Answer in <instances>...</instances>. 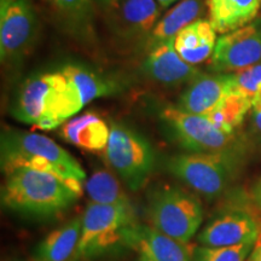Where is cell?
Returning a JSON list of instances; mask_svg holds the SVG:
<instances>
[{
    "label": "cell",
    "mask_w": 261,
    "mask_h": 261,
    "mask_svg": "<svg viewBox=\"0 0 261 261\" xmlns=\"http://www.w3.org/2000/svg\"><path fill=\"white\" fill-rule=\"evenodd\" d=\"M83 187L32 168L5 174L2 203L8 210L33 217H48L68 210L79 200Z\"/></svg>",
    "instance_id": "obj_1"
},
{
    "label": "cell",
    "mask_w": 261,
    "mask_h": 261,
    "mask_svg": "<svg viewBox=\"0 0 261 261\" xmlns=\"http://www.w3.org/2000/svg\"><path fill=\"white\" fill-rule=\"evenodd\" d=\"M4 174L17 168H32L57 175L84 187L86 172L74 156L51 138L38 133L6 129L0 142Z\"/></svg>",
    "instance_id": "obj_2"
},
{
    "label": "cell",
    "mask_w": 261,
    "mask_h": 261,
    "mask_svg": "<svg viewBox=\"0 0 261 261\" xmlns=\"http://www.w3.org/2000/svg\"><path fill=\"white\" fill-rule=\"evenodd\" d=\"M81 259H94L116 247L127 246L126 234L137 223L133 205L91 203L83 214Z\"/></svg>",
    "instance_id": "obj_3"
},
{
    "label": "cell",
    "mask_w": 261,
    "mask_h": 261,
    "mask_svg": "<svg viewBox=\"0 0 261 261\" xmlns=\"http://www.w3.org/2000/svg\"><path fill=\"white\" fill-rule=\"evenodd\" d=\"M149 218L160 232L187 244L203 221V208L195 195L177 187H165L150 196Z\"/></svg>",
    "instance_id": "obj_4"
},
{
    "label": "cell",
    "mask_w": 261,
    "mask_h": 261,
    "mask_svg": "<svg viewBox=\"0 0 261 261\" xmlns=\"http://www.w3.org/2000/svg\"><path fill=\"white\" fill-rule=\"evenodd\" d=\"M107 162L130 190L144 187L155 167V151L144 136L136 129L114 122L104 150Z\"/></svg>",
    "instance_id": "obj_5"
},
{
    "label": "cell",
    "mask_w": 261,
    "mask_h": 261,
    "mask_svg": "<svg viewBox=\"0 0 261 261\" xmlns=\"http://www.w3.org/2000/svg\"><path fill=\"white\" fill-rule=\"evenodd\" d=\"M234 161L230 151L190 152L172 156L166 167L192 190L205 197H215L227 187Z\"/></svg>",
    "instance_id": "obj_6"
},
{
    "label": "cell",
    "mask_w": 261,
    "mask_h": 261,
    "mask_svg": "<svg viewBox=\"0 0 261 261\" xmlns=\"http://www.w3.org/2000/svg\"><path fill=\"white\" fill-rule=\"evenodd\" d=\"M64 81L61 69L28 77L16 94L11 107L12 116L35 128L54 129V116Z\"/></svg>",
    "instance_id": "obj_7"
},
{
    "label": "cell",
    "mask_w": 261,
    "mask_h": 261,
    "mask_svg": "<svg viewBox=\"0 0 261 261\" xmlns=\"http://www.w3.org/2000/svg\"><path fill=\"white\" fill-rule=\"evenodd\" d=\"M39 19L29 0H0V57L15 63L27 56L39 35Z\"/></svg>",
    "instance_id": "obj_8"
},
{
    "label": "cell",
    "mask_w": 261,
    "mask_h": 261,
    "mask_svg": "<svg viewBox=\"0 0 261 261\" xmlns=\"http://www.w3.org/2000/svg\"><path fill=\"white\" fill-rule=\"evenodd\" d=\"M161 119L179 144L191 152L230 151L232 146L233 133L218 128L205 116L168 107L162 110Z\"/></svg>",
    "instance_id": "obj_9"
},
{
    "label": "cell",
    "mask_w": 261,
    "mask_h": 261,
    "mask_svg": "<svg viewBox=\"0 0 261 261\" xmlns=\"http://www.w3.org/2000/svg\"><path fill=\"white\" fill-rule=\"evenodd\" d=\"M261 63V19L221 34L211 57L215 73H234Z\"/></svg>",
    "instance_id": "obj_10"
},
{
    "label": "cell",
    "mask_w": 261,
    "mask_h": 261,
    "mask_svg": "<svg viewBox=\"0 0 261 261\" xmlns=\"http://www.w3.org/2000/svg\"><path fill=\"white\" fill-rule=\"evenodd\" d=\"M109 28L120 40L145 42L160 21L162 6L158 0H114L106 9Z\"/></svg>",
    "instance_id": "obj_11"
},
{
    "label": "cell",
    "mask_w": 261,
    "mask_h": 261,
    "mask_svg": "<svg viewBox=\"0 0 261 261\" xmlns=\"http://www.w3.org/2000/svg\"><path fill=\"white\" fill-rule=\"evenodd\" d=\"M61 71L67 79L65 106L68 119H71L85 106L106 96L121 91V84L116 79L80 64H65Z\"/></svg>",
    "instance_id": "obj_12"
},
{
    "label": "cell",
    "mask_w": 261,
    "mask_h": 261,
    "mask_svg": "<svg viewBox=\"0 0 261 261\" xmlns=\"http://www.w3.org/2000/svg\"><path fill=\"white\" fill-rule=\"evenodd\" d=\"M259 234V224L253 215L243 211H232L211 220L202 228L197 241L204 247H231L256 242Z\"/></svg>",
    "instance_id": "obj_13"
},
{
    "label": "cell",
    "mask_w": 261,
    "mask_h": 261,
    "mask_svg": "<svg viewBox=\"0 0 261 261\" xmlns=\"http://www.w3.org/2000/svg\"><path fill=\"white\" fill-rule=\"evenodd\" d=\"M232 91V73L201 74L180 94L178 108L195 115L208 116Z\"/></svg>",
    "instance_id": "obj_14"
},
{
    "label": "cell",
    "mask_w": 261,
    "mask_h": 261,
    "mask_svg": "<svg viewBox=\"0 0 261 261\" xmlns=\"http://www.w3.org/2000/svg\"><path fill=\"white\" fill-rule=\"evenodd\" d=\"M143 70L152 80L163 85L190 83L201 75V70L185 62L174 47V41L162 42L148 51Z\"/></svg>",
    "instance_id": "obj_15"
},
{
    "label": "cell",
    "mask_w": 261,
    "mask_h": 261,
    "mask_svg": "<svg viewBox=\"0 0 261 261\" xmlns=\"http://www.w3.org/2000/svg\"><path fill=\"white\" fill-rule=\"evenodd\" d=\"M83 218L75 217L63 226L47 234L35 247L34 261H77L80 257V238Z\"/></svg>",
    "instance_id": "obj_16"
},
{
    "label": "cell",
    "mask_w": 261,
    "mask_h": 261,
    "mask_svg": "<svg viewBox=\"0 0 261 261\" xmlns=\"http://www.w3.org/2000/svg\"><path fill=\"white\" fill-rule=\"evenodd\" d=\"M126 242L128 247L150 254L155 261H190L185 244L146 225L136 224L130 227Z\"/></svg>",
    "instance_id": "obj_17"
},
{
    "label": "cell",
    "mask_w": 261,
    "mask_h": 261,
    "mask_svg": "<svg viewBox=\"0 0 261 261\" xmlns=\"http://www.w3.org/2000/svg\"><path fill=\"white\" fill-rule=\"evenodd\" d=\"M61 135L65 142L77 148L99 152L107 148L110 128L97 114L85 113L65 121L62 125Z\"/></svg>",
    "instance_id": "obj_18"
},
{
    "label": "cell",
    "mask_w": 261,
    "mask_h": 261,
    "mask_svg": "<svg viewBox=\"0 0 261 261\" xmlns=\"http://www.w3.org/2000/svg\"><path fill=\"white\" fill-rule=\"evenodd\" d=\"M217 40L210 19H196L177 35L174 47L182 60L196 65L212 57Z\"/></svg>",
    "instance_id": "obj_19"
},
{
    "label": "cell",
    "mask_w": 261,
    "mask_h": 261,
    "mask_svg": "<svg viewBox=\"0 0 261 261\" xmlns=\"http://www.w3.org/2000/svg\"><path fill=\"white\" fill-rule=\"evenodd\" d=\"M204 10L203 0H180L160 19L145 42L146 51L162 42L174 41L177 35L198 17Z\"/></svg>",
    "instance_id": "obj_20"
},
{
    "label": "cell",
    "mask_w": 261,
    "mask_h": 261,
    "mask_svg": "<svg viewBox=\"0 0 261 261\" xmlns=\"http://www.w3.org/2000/svg\"><path fill=\"white\" fill-rule=\"evenodd\" d=\"M210 22L219 34L233 32L252 23L261 0H207Z\"/></svg>",
    "instance_id": "obj_21"
},
{
    "label": "cell",
    "mask_w": 261,
    "mask_h": 261,
    "mask_svg": "<svg viewBox=\"0 0 261 261\" xmlns=\"http://www.w3.org/2000/svg\"><path fill=\"white\" fill-rule=\"evenodd\" d=\"M85 191L93 203L99 204H115V205H132L115 175L110 172L100 171L94 172L84 184Z\"/></svg>",
    "instance_id": "obj_22"
},
{
    "label": "cell",
    "mask_w": 261,
    "mask_h": 261,
    "mask_svg": "<svg viewBox=\"0 0 261 261\" xmlns=\"http://www.w3.org/2000/svg\"><path fill=\"white\" fill-rule=\"evenodd\" d=\"M250 109L252 100L236 91H232L205 117L224 132L233 133Z\"/></svg>",
    "instance_id": "obj_23"
},
{
    "label": "cell",
    "mask_w": 261,
    "mask_h": 261,
    "mask_svg": "<svg viewBox=\"0 0 261 261\" xmlns=\"http://www.w3.org/2000/svg\"><path fill=\"white\" fill-rule=\"evenodd\" d=\"M73 29L85 32L93 18V0H47Z\"/></svg>",
    "instance_id": "obj_24"
},
{
    "label": "cell",
    "mask_w": 261,
    "mask_h": 261,
    "mask_svg": "<svg viewBox=\"0 0 261 261\" xmlns=\"http://www.w3.org/2000/svg\"><path fill=\"white\" fill-rule=\"evenodd\" d=\"M256 242H248L231 247H197L194 261H246Z\"/></svg>",
    "instance_id": "obj_25"
},
{
    "label": "cell",
    "mask_w": 261,
    "mask_h": 261,
    "mask_svg": "<svg viewBox=\"0 0 261 261\" xmlns=\"http://www.w3.org/2000/svg\"><path fill=\"white\" fill-rule=\"evenodd\" d=\"M233 91L253 99L261 92V63L232 73Z\"/></svg>",
    "instance_id": "obj_26"
},
{
    "label": "cell",
    "mask_w": 261,
    "mask_h": 261,
    "mask_svg": "<svg viewBox=\"0 0 261 261\" xmlns=\"http://www.w3.org/2000/svg\"><path fill=\"white\" fill-rule=\"evenodd\" d=\"M252 119L255 128L261 133V92L254 98L252 102Z\"/></svg>",
    "instance_id": "obj_27"
},
{
    "label": "cell",
    "mask_w": 261,
    "mask_h": 261,
    "mask_svg": "<svg viewBox=\"0 0 261 261\" xmlns=\"http://www.w3.org/2000/svg\"><path fill=\"white\" fill-rule=\"evenodd\" d=\"M248 261H261V238H257L256 246H254L252 253L249 254Z\"/></svg>",
    "instance_id": "obj_28"
},
{
    "label": "cell",
    "mask_w": 261,
    "mask_h": 261,
    "mask_svg": "<svg viewBox=\"0 0 261 261\" xmlns=\"http://www.w3.org/2000/svg\"><path fill=\"white\" fill-rule=\"evenodd\" d=\"M138 252H139V256L138 259H137V261H155L152 259V256L146 252H144V250H138Z\"/></svg>",
    "instance_id": "obj_29"
},
{
    "label": "cell",
    "mask_w": 261,
    "mask_h": 261,
    "mask_svg": "<svg viewBox=\"0 0 261 261\" xmlns=\"http://www.w3.org/2000/svg\"><path fill=\"white\" fill-rule=\"evenodd\" d=\"M177 2H179V0H158V3L162 6V8H168V6H171Z\"/></svg>",
    "instance_id": "obj_30"
},
{
    "label": "cell",
    "mask_w": 261,
    "mask_h": 261,
    "mask_svg": "<svg viewBox=\"0 0 261 261\" xmlns=\"http://www.w3.org/2000/svg\"><path fill=\"white\" fill-rule=\"evenodd\" d=\"M97 2L103 6V9H106L107 6H109L110 4H112L114 0H97Z\"/></svg>",
    "instance_id": "obj_31"
},
{
    "label": "cell",
    "mask_w": 261,
    "mask_h": 261,
    "mask_svg": "<svg viewBox=\"0 0 261 261\" xmlns=\"http://www.w3.org/2000/svg\"><path fill=\"white\" fill-rule=\"evenodd\" d=\"M257 200H259V203L261 205V185L259 187V190H257Z\"/></svg>",
    "instance_id": "obj_32"
},
{
    "label": "cell",
    "mask_w": 261,
    "mask_h": 261,
    "mask_svg": "<svg viewBox=\"0 0 261 261\" xmlns=\"http://www.w3.org/2000/svg\"><path fill=\"white\" fill-rule=\"evenodd\" d=\"M33 261H34V260H33Z\"/></svg>",
    "instance_id": "obj_33"
}]
</instances>
